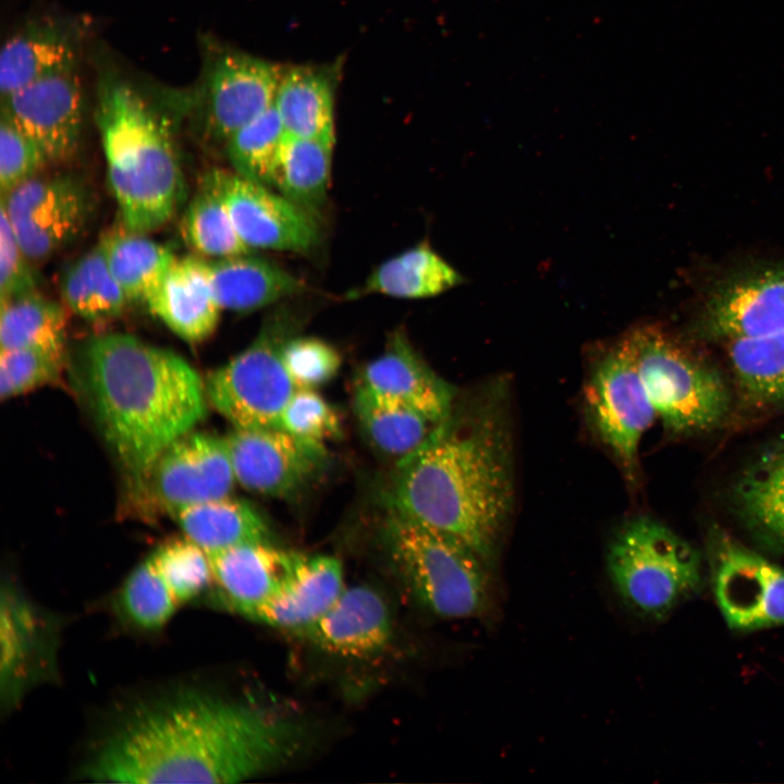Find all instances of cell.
<instances>
[{
  "mask_svg": "<svg viewBox=\"0 0 784 784\" xmlns=\"http://www.w3.org/2000/svg\"><path fill=\"white\" fill-rule=\"evenodd\" d=\"M784 330V265L746 269L708 293L694 323L706 340L758 338Z\"/></svg>",
  "mask_w": 784,
  "mask_h": 784,
  "instance_id": "obj_14",
  "label": "cell"
},
{
  "mask_svg": "<svg viewBox=\"0 0 784 784\" xmlns=\"http://www.w3.org/2000/svg\"><path fill=\"white\" fill-rule=\"evenodd\" d=\"M584 403L593 430L625 476L634 480L641 438L658 416L624 336L592 367Z\"/></svg>",
  "mask_w": 784,
  "mask_h": 784,
  "instance_id": "obj_9",
  "label": "cell"
},
{
  "mask_svg": "<svg viewBox=\"0 0 784 784\" xmlns=\"http://www.w3.org/2000/svg\"><path fill=\"white\" fill-rule=\"evenodd\" d=\"M235 480L270 497H290L321 468L324 444L295 437L281 428H234L224 438Z\"/></svg>",
  "mask_w": 784,
  "mask_h": 784,
  "instance_id": "obj_15",
  "label": "cell"
},
{
  "mask_svg": "<svg viewBox=\"0 0 784 784\" xmlns=\"http://www.w3.org/2000/svg\"><path fill=\"white\" fill-rule=\"evenodd\" d=\"M284 367L297 389H315L329 382L341 367L339 352L314 336L290 338L282 347Z\"/></svg>",
  "mask_w": 784,
  "mask_h": 784,
  "instance_id": "obj_42",
  "label": "cell"
},
{
  "mask_svg": "<svg viewBox=\"0 0 784 784\" xmlns=\"http://www.w3.org/2000/svg\"><path fill=\"white\" fill-rule=\"evenodd\" d=\"M185 537L207 553L268 541L262 516L247 502L229 495L184 507L173 514Z\"/></svg>",
  "mask_w": 784,
  "mask_h": 784,
  "instance_id": "obj_27",
  "label": "cell"
},
{
  "mask_svg": "<svg viewBox=\"0 0 784 784\" xmlns=\"http://www.w3.org/2000/svg\"><path fill=\"white\" fill-rule=\"evenodd\" d=\"M147 475L157 501L172 515L229 495L236 481L224 438L191 432L172 442Z\"/></svg>",
  "mask_w": 784,
  "mask_h": 784,
  "instance_id": "obj_17",
  "label": "cell"
},
{
  "mask_svg": "<svg viewBox=\"0 0 784 784\" xmlns=\"http://www.w3.org/2000/svg\"><path fill=\"white\" fill-rule=\"evenodd\" d=\"M181 231L193 250L211 259L253 250L240 237L220 197L205 182L183 215Z\"/></svg>",
  "mask_w": 784,
  "mask_h": 784,
  "instance_id": "obj_35",
  "label": "cell"
},
{
  "mask_svg": "<svg viewBox=\"0 0 784 784\" xmlns=\"http://www.w3.org/2000/svg\"><path fill=\"white\" fill-rule=\"evenodd\" d=\"M99 241L111 273L130 303H146L176 259L167 246L124 225Z\"/></svg>",
  "mask_w": 784,
  "mask_h": 784,
  "instance_id": "obj_31",
  "label": "cell"
},
{
  "mask_svg": "<svg viewBox=\"0 0 784 784\" xmlns=\"http://www.w3.org/2000/svg\"><path fill=\"white\" fill-rule=\"evenodd\" d=\"M409 406L436 424L453 409V390L418 356L403 332L396 331L385 351L368 363L362 384Z\"/></svg>",
  "mask_w": 784,
  "mask_h": 784,
  "instance_id": "obj_20",
  "label": "cell"
},
{
  "mask_svg": "<svg viewBox=\"0 0 784 784\" xmlns=\"http://www.w3.org/2000/svg\"><path fill=\"white\" fill-rule=\"evenodd\" d=\"M48 163L41 148L1 109L0 186L5 194L39 173Z\"/></svg>",
  "mask_w": 784,
  "mask_h": 784,
  "instance_id": "obj_43",
  "label": "cell"
},
{
  "mask_svg": "<svg viewBox=\"0 0 784 784\" xmlns=\"http://www.w3.org/2000/svg\"><path fill=\"white\" fill-rule=\"evenodd\" d=\"M463 282V277L427 243L412 247L373 270L359 294L424 298L441 294Z\"/></svg>",
  "mask_w": 784,
  "mask_h": 784,
  "instance_id": "obj_29",
  "label": "cell"
},
{
  "mask_svg": "<svg viewBox=\"0 0 784 784\" xmlns=\"http://www.w3.org/2000/svg\"><path fill=\"white\" fill-rule=\"evenodd\" d=\"M647 394L672 434H696L720 426L731 407L721 373L659 326L624 335Z\"/></svg>",
  "mask_w": 784,
  "mask_h": 784,
  "instance_id": "obj_7",
  "label": "cell"
},
{
  "mask_svg": "<svg viewBox=\"0 0 784 784\" xmlns=\"http://www.w3.org/2000/svg\"><path fill=\"white\" fill-rule=\"evenodd\" d=\"M0 208L27 257L39 262L84 233L93 218L95 198L78 175L38 173L1 194Z\"/></svg>",
  "mask_w": 784,
  "mask_h": 784,
  "instance_id": "obj_10",
  "label": "cell"
},
{
  "mask_svg": "<svg viewBox=\"0 0 784 784\" xmlns=\"http://www.w3.org/2000/svg\"><path fill=\"white\" fill-rule=\"evenodd\" d=\"M33 261L21 247L5 212L0 208V296L1 301L38 292Z\"/></svg>",
  "mask_w": 784,
  "mask_h": 784,
  "instance_id": "obj_44",
  "label": "cell"
},
{
  "mask_svg": "<svg viewBox=\"0 0 784 784\" xmlns=\"http://www.w3.org/2000/svg\"><path fill=\"white\" fill-rule=\"evenodd\" d=\"M344 588L338 559L297 553L291 574L253 621L295 632L319 617Z\"/></svg>",
  "mask_w": 784,
  "mask_h": 784,
  "instance_id": "obj_22",
  "label": "cell"
},
{
  "mask_svg": "<svg viewBox=\"0 0 784 784\" xmlns=\"http://www.w3.org/2000/svg\"><path fill=\"white\" fill-rule=\"evenodd\" d=\"M62 363V353L44 348L22 347L1 351V399H10L51 382L59 376Z\"/></svg>",
  "mask_w": 784,
  "mask_h": 784,
  "instance_id": "obj_40",
  "label": "cell"
},
{
  "mask_svg": "<svg viewBox=\"0 0 784 784\" xmlns=\"http://www.w3.org/2000/svg\"><path fill=\"white\" fill-rule=\"evenodd\" d=\"M284 135L274 106L242 126L225 143L226 156L234 171L247 180L272 187Z\"/></svg>",
  "mask_w": 784,
  "mask_h": 784,
  "instance_id": "obj_37",
  "label": "cell"
},
{
  "mask_svg": "<svg viewBox=\"0 0 784 784\" xmlns=\"http://www.w3.org/2000/svg\"><path fill=\"white\" fill-rule=\"evenodd\" d=\"M1 99V109L37 143L48 162H66L76 155L85 107L77 65L47 75Z\"/></svg>",
  "mask_w": 784,
  "mask_h": 784,
  "instance_id": "obj_16",
  "label": "cell"
},
{
  "mask_svg": "<svg viewBox=\"0 0 784 784\" xmlns=\"http://www.w3.org/2000/svg\"><path fill=\"white\" fill-rule=\"evenodd\" d=\"M208 556L212 584L222 602L253 620L289 577L297 553L258 541L209 552Z\"/></svg>",
  "mask_w": 784,
  "mask_h": 784,
  "instance_id": "obj_19",
  "label": "cell"
},
{
  "mask_svg": "<svg viewBox=\"0 0 784 784\" xmlns=\"http://www.w3.org/2000/svg\"><path fill=\"white\" fill-rule=\"evenodd\" d=\"M282 68L234 49L206 61L192 106L204 136L224 144L242 126L273 106Z\"/></svg>",
  "mask_w": 784,
  "mask_h": 784,
  "instance_id": "obj_12",
  "label": "cell"
},
{
  "mask_svg": "<svg viewBox=\"0 0 784 784\" xmlns=\"http://www.w3.org/2000/svg\"><path fill=\"white\" fill-rule=\"evenodd\" d=\"M355 412L372 443L382 452L407 457L419 450L439 424L400 402L359 385Z\"/></svg>",
  "mask_w": 784,
  "mask_h": 784,
  "instance_id": "obj_32",
  "label": "cell"
},
{
  "mask_svg": "<svg viewBox=\"0 0 784 784\" xmlns=\"http://www.w3.org/2000/svg\"><path fill=\"white\" fill-rule=\"evenodd\" d=\"M384 539L395 569L427 610L445 618L489 613L492 566L468 544L393 509Z\"/></svg>",
  "mask_w": 784,
  "mask_h": 784,
  "instance_id": "obj_5",
  "label": "cell"
},
{
  "mask_svg": "<svg viewBox=\"0 0 784 784\" xmlns=\"http://www.w3.org/2000/svg\"><path fill=\"white\" fill-rule=\"evenodd\" d=\"M96 121L123 225L144 234L157 230L183 193L170 120L131 83L107 76L98 86Z\"/></svg>",
  "mask_w": 784,
  "mask_h": 784,
  "instance_id": "obj_4",
  "label": "cell"
},
{
  "mask_svg": "<svg viewBox=\"0 0 784 784\" xmlns=\"http://www.w3.org/2000/svg\"><path fill=\"white\" fill-rule=\"evenodd\" d=\"M707 558L715 603L732 630L784 625V567L716 526L708 534Z\"/></svg>",
  "mask_w": 784,
  "mask_h": 784,
  "instance_id": "obj_11",
  "label": "cell"
},
{
  "mask_svg": "<svg viewBox=\"0 0 784 784\" xmlns=\"http://www.w3.org/2000/svg\"><path fill=\"white\" fill-rule=\"evenodd\" d=\"M293 633L328 653L366 658L388 645L392 621L379 592L353 586L344 588L319 617Z\"/></svg>",
  "mask_w": 784,
  "mask_h": 784,
  "instance_id": "obj_18",
  "label": "cell"
},
{
  "mask_svg": "<svg viewBox=\"0 0 784 784\" xmlns=\"http://www.w3.org/2000/svg\"><path fill=\"white\" fill-rule=\"evenodd\" d=\"M605 564L621 602L644 618H665L701 586L699 552L650 516H636L618 529Z\"/></svg>",
  "mask_w": 784,
  "mask_h": 784,
  "instance_id": "obj_6",
  "label": "cell"
},
{
  "mask_svg": "<svg viewBox=\"0 0 784 784\" xmlns=\"http://www.w3.org/2000/svg\"><path fill=\"white\" fill-rule=\"evenodd\" d=\"M150 559L180 605L212 584L208 553L186 537L164 543Z\"/></svg>",
  "mask_w": 784,
  "mask_h": 784,
  "instance_id": "obj_39",
  "label": "cell"
},
{
  "mask_svg": "<svg viewBox=\"0 0 784 784\" xmlns=\"http://www.w3.org/2000/svg\"><path fill=\"white\" fill-rule=\"evenodd\" d=\"M339 68H282L273 106L289 135L334 143V95Z\"/></svg>",
  "mask_w": 784,
  "mask_h": 784,
  "instance_id": "obj_25",
  "label": "cell"
},
{
  "mask_svg": "<svg viewBox=\"0 0 784 784\" xmlns=\"http://www.w3.org/2000/svg\"><path fill=\"white\" fill-rule=\"evenodd\" d=\"M68 315L59 303L38 292L1 301L0 347L64 352Z\"/></svg>",
  "mask_w": 784,
  "mask_h": 784,
  "instance_id": "obj_34",
  "label": "cell"
},
{
  "mask_svg": "<svg viewBox=\"0 0 784 784\" xmlns=\"http://www.w3.org/2000/svg\"><path fill=\"white\" fill-rule=\"evenodd\" d=\"M207 272L219 307L237 313L264 308L305 289L297 277L250 253L207 259Z\"/></svg>",
  "mask_w": 784,
  "mask_h": 784,
  "instance_id": "obj_26",
  "label": "cell"
},
{
  "mask_svg": "<svg viewBox=\"0 0 784 784\" xmlns=\"http://www.w3.org/2000/svg\"><path fill=\"white\" fill-rule=\"evenodd\" d=\"M60 289L66 307L89 321L114 318L130 303L111 273L100 241L64 270Z\"/></svg>",
  "mask_w": 784,
  "mask_h": 784,
  "instance_id": "obj_33",
  "label": "cell"
},
{
  "mask_svg": "<svg viewBox=\"0 0 784 784\" xmlns=\"http://www.w3.org/2000/svg\"><path fill=\"white\" fill-rule=\"evenodd\" d=\"M37 620L34 611L15 597L3 591L1 607V683L2 693L13 700L28 682L33 658L39 657ZM5 696L3 698H5Z\"/></svg>",
  "mask_w": 784,
  "mask_h": 784,
  "instance_id": "obj_36",
  "label": "cell"
},
{
  "mask_svg": "<svg viewBox=\"0 0 784 784\" xmlns=\"http://www.w3.org/2000/svg\"><path fill=\"white\" fill-rule=\"evenodd\" d=\"M278 428L324 444L341 432L338 413L315 389H296L280 416Z\"/></svg>",
  "mask_w": 784,
  "mask_h": 784,
  "instance_id": "obj_41",
  "label": "cell"
},
{
  "mask_svg": "<svg viewBox=\"0 0 784 784\" xmlns=\"http://www.w3.org/2000/svg\"><path fill=\"white\" fill-rule=\"evenodd\" d=\"M203 182L220 197L249 248L306 252L318 243L316 216L270 187L222 169L209 171Z\"/></svg>",
  "mask_w": 784,
  "mask_h": 784,
  "instance_id": "obj_13",
  "label": "cell"
},
{
  "mask_svg": "<svg viewBox=\"0 0 784 784\" xmlns=\"http://www.w3.org/2000/svg\"><path fill=\"white\" fill-rule=\"evenodd\" d=\"M146 304L172 332L189 342L207 339L222 310L211 290L207 259L199 256L176 258Z\"/></svg>",
  "mask_w": 784,
  "mask_h": 784,
  "instance_id": "obj_21",
  "label": "cell"
},
{
  "mask_svg": "<svg viewBox=\"0 0 784 784\" xmlns=\"http://www.w3.org/2000/svg\"><path fill=\"white\" fill-rule=\"evenodd\" d=\"M727 356L742 400L758 409L784 406V330L727 341Z\"/></svg>",
  "mask_w": 784,
  "mask_h": 784,
  "instance_id": "obj_28",
  "label": "cell"
},
{
  "mask_svg": "<svg viewBox=\"0 0 784 784\" xmlns=\"http://www.w3.org/2000/svg\"><path fill=\"white\" fill-rule=\"evenodd\" d=\"M78 53V34L64 24L42 21L21 28L1 49V98L47 75L77 65Z\"/></svg>",
  "mask_w": 784,
  "mask_h": 784,
  "instance_id": "obj_24",
  "label": "cell"
},
{
  "mask_svg": "<svg viewBox=\"0 0 784 784\" xmlns=\"http://www.w3.org/2000/svg\"><path fill=\"white\" fill-rule=\"evenodd\" d=\"M121 604L131 622L144 629L162 627L180 605L150 558L125 580Z\"/></svg>",
  "mask_w": 784,
  "mask_h": 784,
  "instance_id": "obj_38",
  "label": "cell"
},
{
  "mask_svg": "<svg viewBox=\"0 0 784 784\" xmlns=\"http://www.w3.org/2000/svg\"><path fill=\"white\" fill-rule=\"evenodd\" d=\"M292 322L291 314L277 310L249 346L209 375L208 399L234 428H278L297 389L282 360Z\"/></svg>",
  "mask_w": 784,
  "mask_h": 784,
  "instance_id": "obj_8",
  "label": "cell"
},
{
  "mask_svg": "<svg viewBox=\"0 0 784 784\" xmlns=\"http://www.w3.org/2000/svg\"><path fill=\"white\" fill-rule=\"evenodd\" d=\"M730 498L743 526L763 544L784 552V440L743 469Z\"/></svg>",
  "mask_w": 784,
  "mask_h": 784,
  "instance_id": "obj_23",
  "label": "cell"
},
{
  "mask_svg": "<svg viewBox=\"0 0 784 784\" xmlns=\"http://www.w3.org/2000/svg\"><path fill=\"white\" fill-rule=\"evenodd\" d=\"M403 460L391 509L460 539L493 567L514 497L510 433L497 402L451 412Z\"/></svg>",
  "mask_w": 784,
  "mask_h": 784,
  "instance_id": "obj_2",
  "label": "cell"
},
{
  "mask_svg": "<svg viewBox=\"0 0 784 784\" xmlns=\"http://www.w3.org/2000/svg\"><path fill=\"white\" fill-rule=\"evenodd\" d=\"M85 379L105 437L135 476L191 432L206 413V385L183 358L127 334L91 340Z\"/></svg>",
  "mask_w": 784,
  "mask_h": 784,
  "instance_id": "obj_3",
  "label": "cell"
},
{
  "mask_svg": "<svg viewBox=\"0 0 784 784\" xmlns=\"http://www.w3.org/2000/svg\"><path fill=\"white\" fill-rule=\"evenodd\" d=\"M333 144L285 133L274 167L272 187L316 216L328 193Z\"/></svg>",
  "mask_w": 784,
  "mask_h": 784,
  "instance_id": "obj_30",
  "label": "cell"
},
{
  "mask_svg": "<svg viewBox=\"0 0 784 784\" xmlns=\"http://www.w3.org/2000/svg\"><path fill=\"white\" fill-rule=\"evenodd\" d=\"M297 746L295 725L279 714L188 694L127 716L85 774L109 783H236L279 767Z\"/></svg>",
  "mask_w": 784,
  "mask_h": 784,
  "instance_id": "obj_1",
  "label": "cell"
}]
</instances>
